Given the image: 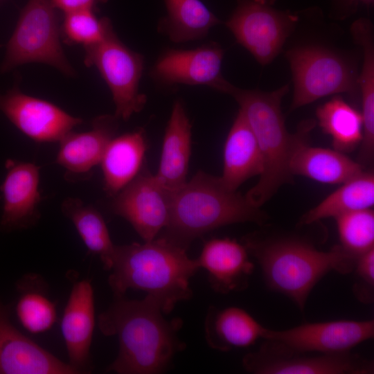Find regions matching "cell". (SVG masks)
Listing matches in <instances>:
<instances>
[{"mask_svg":"<svg viewBox=\"0 0 374 374\" xmlns=\"http://www.w3.org/2000/svg\"><path fill=\"white\" fill-rule=\"evenodd\" d=\"M159 303L147 295L141 300L114 296L99 314L98 324L105 336H116L119 350L107 371L119 374H156L164 371L174 356L186 347L178 337L183 321L168 320Z\"/></svg>","mask_w":374,"mask_h":374,"instance_id":"1","label":"cell"},{"mask_svg":"<svg viewBox=\"0 0 374 374\" xmlns=\"http://www.w3.org/2000/svg\"><path fill=\"white\" fill-rule=\"evenodd\" d=\"M287 84L269 92L242 89L230 84L225 93L238 103L257 141L262 169L258 182L245 195L253 206L260 208L285 184L292 181L291 159L308 140L314 121L303 122L294 134L290 133L281 112Z\"/></svg>","mask_w":374,"mask_h":374,"instance_id":"2","label":"cell"},{"mask_svg":"<svg viewBox=\"0 0 374 374\" xmlns=\"http://www.w3.org/2000/svg\"><path fill=\"white\" fill-rule=\"evenodd\" d=\"M186 249L159 237L144 243L116 245L108 284L114 296L128 290L145 291L164 314L191 298L190 279L200 269Z\"/></svg>","mask_w":374,"mask_h":374,"instance_id":"3","label":"cell"},{"mask_svg":"<svg viewBox=\"0 0 374 374\" xmlns=\"http://www.w3.org/2000/svg\"><path fill=\"white\" fill-rule=\"evenodd\" d=\"M257 260L267 286L291 299L303 311L314 286L328 273L353 271L357 258L340 245L321 251L294 237L260 238L248 235L242 240Z\"/></svg>","mask_w":374,"mask_h":374,"instance_id":"4","label":"cell"},{"mask_svg":"<svg viewBox=\"0 0 374 374\" xmlns=\"http://www.w3.org/2000/svg\"><path fill=\"white\" fill-rule=\"evenodd\" d=\"M266 214L220 177L198 171L171 194L168 223L160 237L186 250L197 238L213 229L240 222L262 224Z\"/></svg>","mask_w":374,"mask_h":374,"instance_id":"5","label":"cell"},{"mask_svg":"<svg viewBox=\"0 0 374 374\" xmlns=\"http://www.w3.org/2000/svg\"><path fill=\"white\" fill-rule=\"evenodd\" d=\"M49 64L67 75L75 71L60 41L55 8L50 0H29L8 43L2 72L27 63Z\"/></svg>","mask_w":374,"mask_h":374,"instance_id":"6","label":"cell"},{"mask_svg":"<svg viewBox=\"0 0 374 374\" xmlns=\"http://www.w3.org/2000/svg\"><path fill=\"white\" fill-rule=\"evenodd\" d=\"M84 49L85 65L97 68L112 93L114 116L127 121L141 111L147 101L139 91L144 67L143 55L127 47L113 28L103 41Z\"/></svg>","mask_w":374,"mask_h":374,"instance_id":"7","label":"cell"},{"mask_svg":"<svg viewBox=\"0 0 374 374\" xmlns=\"http://www.w3.org/2000/svg\"><path fill=\"white\" fill-rule=\"evenodd\" d=\"M286 57L293 77L292 110L329 95L356 91L354 71L332 52L306 46L287 51Z\"/></svg>","mask_w":374,"mask_h":374,"instance_id":"8","label":"cell"},{"mask_svg":"<svg viewBox=\"0 0 374 374\" xmlns=\"http://www.w3.org/2000/svg\"><path fill=\"white\" fill-rule=\"evenodd\" d=\"M308 353L265 339L258 350L243 357L242 366L247 371L254 374L373 373V362L350 351Z\"/></svg>","mask_w":374,"mask_h":374,"instance_id":"9","label":"cell"},{"mask_svg":"<svg viewBox=\"0 0 374 374\" xmlns=\"http://www.w3.org/2000/svg\"><path fill=\"white\" fill-rule=\"evenodd\" d=\"M296 17L277 10L265 0H244L226 21L237 41L262 65L278 54Z\"/></svg>","mask_w":374,"mask_h":374,"instance_id":"10","label":"cell"},{"mask_svg":"<svg viewBox=\"0 0 374 374\" xmlns=\"http://www.w3.org/2000/svg\"><path fill=\"white\" fill-rule=\"evenodd\" d=\"M171 194L144 164L138 175L112 197L110 208L126 220L144 242L151 241L168 223Z\"/></svg>","mask_w":374,"mask_h":374,"instance_id":"11","label":"cell"},{"mask_svg":"<svg viewBox=\"0 0 374 374\" xmlns=\"http://www.w3.org/2000/svg\"><path fill=\"white\" fill-rule=\"evenodd\" d=\"M374 336L373 320H337L308 323L291 328H265L262 338L307 353L348 352Z\"/></svg>","mask_w":374,"mask_h":374,"instance_id":"12","label":"cell"},{"mask_svg":"<svg viewBox=\"0 0 374 374\" xmlns=\"http://www.w3.org/2000/svg\"><path fill=\"white\" fill-rule=\"evenodd\" d=\"M0 113L37 142H59L82 123L55 105L22 93L17 87L0 93Z\"/></svg>","mask_w":374,"mask_h":374,"instance_id":"13","label":"cell"},{"mask_svg":"<svg viewBox=\"0 0 374 374\" xmlns=\"http://www.w3.org/2000/svg\"><path fill=\"white\" fill-rule=\"evenodd\" d=\"M224 51L215 43L189 50L168 49L152 69L155 80L166 85H206L225 93L231 84L221 73Z\"/></svg>","mask_w":374,"mask_h":374,"instance_id":"14","label":"cell"},{"mask_svg":"<svg viewBox=\"0 0 374 374\" xmlns=\"http://www.w3.org/2000/svg\"><path fill=\"white\" fill-rule=\"evenodd\" d=\"M0 190L3 196L1 228L6 231L26 229L40 218L39 167L33 163L8 159Z\"/></svg>","mask_w":374,"mask_h":374,"instance_id":"15","label":"cell"},{"mask_svg":"<svg viewBox=\"0 0 374 374\" xmlns=\"http://www.w3.org/2000/svg\"><path fill=\"white\" fill-rule=\"evenodd\" d=\"M0 374H77L15 327L0 301Z\"/></svg>","mask_w":374,"mask_h":374,"instance_id":"16","label":"cell"},{"mask_svg":"<svg viewBox=\"0 0 374 374\" xmlns=\"http://www.w3.org/2000/svg\"><path fill=\"white\" fill-rule=\"evenodd\" d=\"M118 121L114 114L100 115L93 120L90 130L71 131L59 141L55 161L65 170L66 181H84L91 177V170L100 164L107 145L116 136Z\"/></svg>","mask_w":374,"mask_h":374,"instance_id":"17","label":"cell"},{"mask_svg":"<svg viewBox=\"0 0 374 374\" xmlns=\"http://www.w3.org/2000/svg\"><path fill=\"white\" fill-rule=\"evenodd\" d=\"M94 326L93 287L89 279H82L73 283L61 321L69 364L77 374L92 370L90 348Z\"/></svg>","mask_w":374,"mask_h":374,"instance_id":"18","label":"cell"},{"mask_svg":"<svg viewBox=\"0 0 374 374\" xmlns=\"http://www.w3.org/2000/svg\"><path fill=\"white\" fill-rule=\"evenodd\" d=\"M244 244L229 238L206 241L197 258L208 274L210 286L216 292L228 294L248 285L254 265Z\"/></svg>","mask_w":374,"mask_h":374,"instance_id":"19","label":"cell"},{"mask_svg":"<svg viewBox=\"0 0 374 374\" xmlns=\"http://www.w3.org/2000/svg\"><path fill=\"white\" fill-rule=\"evenodd\" d=\"M191 127L184 104L176 100L165 130L159 169L154 175L161 185L170 193L187 181Z\"/></svg>","mask_w":374,"mask_h":374,"instance_id":"20","label":"cell"},{"mask_svg":"<svg viewBox=\"0 0 374 374\" xmlns=\"http://www.w3.org/2000/svg\"><path fill=\"white\" fill-rule=\"evenodd\" d=\"M224 185L231 190L262 172V157L256 137L240 109L227 135L223 152Z\"/></svg>","mask_w":374,"mask_h":374,"instance_id":"21","label":"cell"},{"mask_svg":"<svg viewBox=\"0 0 374 374\" xmlns=\"http://www.w3.org/2000/svg\"><path fill=\"white\" fill-rule=\"evenodd\" d=\"M147 148L143 129L115 136L110 141L100 163L108 196H114L138 175L145 164Z\"/></svg>","mask_w":374,"mask_h":374,"instance_id":"22","label":"cell"},{"mask_svg":"<svg viewBox=\"0 0 374 374\" xmlns=\"http://www.w3.org/2000/svg\"><path fill=\"white\" fill-rule=\"evenodd\" d=\"M265 328L246 310L238 307L211 306L204 321L208 345L220 351L247 348L262 338Z\"/></svg>","mask_w":374,"mask_h":374,"instance_id":"23","label":"cell"},{"mask_svg":"<svg viewBox=\"0 0 374 374\" xmlns=\"http://www.w3.org/2000/svg\"><path fill=\"white\" fill-rule=\"evenodd\" d=\"M361 164L335 149L312 147L308 141L294 154L290 164L292 176H303L329 184H341L361 174Z\"/></svg>","mask_w":374,"mask_h":374,"instance_id":"24","label":"cell"},{"mask_svg":"<svg viewBox=\"0 0 374 374\" xmlns=\"http://www.w3.org/2000/svg\"><path fill=\"white\" fill-rule=\"evenodd\" d=\"M350 31L363 51V64L357 79L362 94L363 121L359 163L365 166L373 162L374 156V42L372 26L367 19L356 20Z\"/></svg>","mask_w":374,"mask_h":374,"instance_id":"25","label":"cell"},{"mask_svg":"<svg viewBox=\"0 0 374 374\" xmlns=\"http://www.w3.org/2000/svg\"><path fill=\"white\" fill-rule=\"evenodd\" d=\"M167 15L158 30L175 43L201 39L219 19L200 0H164Z\"/></svg>","mask_w":374,"mask_h":374,"instance_id":"26","label":"cell"},{"mask_svg":"<svg viewBox=\"0 0 374 374\" xmlns=\"http://www.w3.org/2000/svg\"><path fill=\"white\" fill-rule=\"evenodd\" d=\"M374 205V175L363 171L341 184L301 219V224H311L319 220L337 217L352 211L372 208Z\"/></svg>","mask_w":374,"mask_h":374,"instance_id":"27","label":"cell"},{"mask_svg":"<svg viewBox=\"0 0 374 374\" xmlns=\"http://www.w3.org/2000/svg\"><path fill=\"white\" fill-rule=\"evenodd\" d=\"M61 210L73 223L87 248L99 256L105 270L110 271L116 245L100 212L75 197L65 199Z\"/></svg>","mask_w":374,"mask_h":374,"instance_id":"28","label":"cell"},{"mask_svg":"<svg viewBox=\"0 0 374 374\" xmlns=\"http://www.w3.org/2000/svg\"><path fill=\"white\" fill-rule=\"evenodd\" d=\"M42 278L33 274L17 283L15 314L23 328L33 334L46 332L56 321L55 305L48 296Z\"/></svg>","mask_w":374,"mask_h":374,"instance_id":"29","label":"cell"},{"mask_svg":"<svg viewBox=\"0 0 374 374\" xmlns=\"http://www.w3.org/2000/svg\"><path fill=\"white\" fill-rule=\"evenodd\" d=\"M323 132L330 136L334 149L344 153L354 150L363 137L361 113L341 98H333L317 109Z\"/></svg>","mask_w":374,"mask_h":374,"instance_id":"30","label":"cell"},{"mask_svg":"<svg viewBox=\"0 0 374 374\" xmlns=\"http://www.w3.org/2000/svg\"><path fill=\"white\" fill-rule=\"evenodd\" d=\"M340 247L358 258L374 249V212L373 208L352 211L335 218Z\"/></svg>","mask_w":374,"mask_h":374,"instance_id":"31","label":"cell"},{"mask_svg":"<svg viewBox=\"0 0 374 374\" xmlns=\"http://www.w3.org/2000/svg\"><path fill=\"white\" fill-rule=\"evenodd\" d=\"M112 28L109 19H98L93 10H84L64 14L61 31L69 43L87 47L103 41Z\"/></svg>","mask_w":374,"mask_h":374,"instance_id":"32","label":"cell"},{"mask_svg":"<svg viewBox=\"0 0 374 374\" xmlns=\"http://www.w3.org/2000/svg\"><path fill=\"white\" fill-rule=\"evenodd\" d=\"M355 280L353 292L364 303H371L374 296V249L359 256L353 270Z\"/></svg>","mask_w":374,"mask_h":374,"instance_id":"33","label":"cell"},{"mask_svg":"<svg viewBox=\"0 0 374 374\" xmlns=\"http://www.w3.org/2000/svg\"><path fill=\"white\" fill-rule=\"evenodd\" d=\"M55 8L63 11L64 14L84 10H93L99 3L107 0H50Z\"/></svg>","mask_w":374,"mask_h":374,"instance_id":"34","label":"cell"},{"mask_svg":"<svg viewBox=\"0 0 374 374\" xmlns=\"http://www.w3.org/2000/svg\"><path fill=\"white\" fill-rule=\"evenodd\" d=\"M359 1H361L365 3H371L373 1V0H359Z\"/></svg>","mask_w":374,"mask_h":374,"instance_id":"35","label":"cell"}]
</instances>
